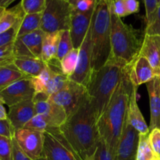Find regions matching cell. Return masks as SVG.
Listing matches in <instances>:
<instances>
[{
    "label": "cell",
    "instance_id": "cell-1",
    "mask_svg": "<svg viewBox=\"0 0 160 160\" xmlns=\"http://www.w3.org/2000/svg\"><path fill=\"white\" fill-rule=\"evenodd\" d=\"M60 130L82 159L93 156L100 138L87 93L78 109L67 117Z\"/></svg>",
    "mask_w": 160,
    "mask_h": 160
},
{
    "label": "cell",
    "instance_id": "cell-2",
    "mask_svg": "<svg viewBox=\"0 0 160 160\" xmlns=\"http://www.w3.org/2000/svg\"><path fill=\"white\" fill-rule=\"evenodd\" d=\"M132 85L129 78V69L124 73L111 99L97 122L99 138L104 142L115 156V150L126 120L129 100Z\"/></svg>",
    "mask_w": 160,
    "mask_h": 160
},
{
    "label": "cell",
    "instance_id": "cell-3",
    "mask_svg": "<svg viewBox=\"0 0 160 160\" xmlns=\"http://www.w3.org/2000/svg\"><path fill=\"white\" fill-rule=\"evenodd\" d=\"M112 0H97L91 19L92 70L108 62L111 53V17Z\"/></svg>",
    "mask_w": 160,
    "mask_h": 160
},
{
    "label": "cell",
    "instance_id": "cell-4",
    "mask_svg": "<svg viewBox=\"0 0 160 160\" xmlns=\"http://www.w3.org/2000/svg\"><path fill=\"white\" fill-rule=\"evenodd\" d=\"M126 70L107 62L98 70L92 72L86 91L97 122L108 107Z\"/></svg>",
    "mask_w": 160,
    "mask_h": 160
},
{
    "label": "cell",
    "instance_id": "cell-5",
    "mask_svg": "<svg viewBox=\"0 0 160 160\" xmlns=\"http://www.w3.org/2000/svg\"><path fill=\"white\" fill-rule=\"evenodd\" d=\"M141 45L136 30L124 23L111 11V53L108 62L130 69L139 55Z\"/></svg>",
    "mask_w": 160,
    "mask_h": 160
},
{
    "label": "cell",
    "instance_id": "cell-6",
    "mask_svg": "<svg viewBox=\"0 0 160 160\" xmlns=\"http://www.w3.org/2000/svg\"><path fill=\"white\" fill-rule=\"evenodd\" d=\"M73 6L67 0H46L40 29L46 34L70 30Z\"/></svg>",
    "mask_w": 160,
    "mask_h": 160
},
{
    "label": "cell",
    "instance_id": "cell-7",
    "mask_svg": "<svg viewBox=\"0 0 160 160\" xmlns=\"http://www.w3.org/2000/svg\"><path fill=\"white\" fill-rule=\"evenodd\" d=\"M42 156L46 160H83L61 133L60 128L44 131Z\"/></svg>",
    "mask_w": 160,
    "mask_h": 160
},
{
    "label": "cell",
    "instance_id": "cell-8",
    "mask_svg": "<svg viewBox=\"0 0 160 160\" xmlns=\"http://www.w3.org/2000/svg\"><path fill=\"white\" fill-rule=\"evenodd\" d=\"M35 93H42L50 97L62 89L69 78L64 74L58 59H54L46 62V67L37 77L31 78Z\"/></svg>",
    "mask_w": 160,
    "mask_h": 160
},
{
    "label": "cell",
    "instance_id": "cell-9",
    "mask_svg": "<svg viewBox=\"0 0 160 160\" xmlns=\"http://www.w3.org/2000/svg\"><path fill=\"white\" fill-rule=\"evenodd\" d=\"M86 93V87L69 80L62 89L50 95L49 98L61 106L67 117L78 109Z\"/></svg>",
    "mask_w": 160,
    "mask_h": 160
},
{
    "label": "cell",
    "instance_id": "cell-10",
    "mask_svg": "<svg viewBox=\"0 0 160 160\" xmlns=\"http://www.w3.org/2000/svg\"><path fill=\"white\" fill-rule=\"evenodd\" d=\"M92 72V42L91 28L89 26L84 40L78 48L76 68L72 76L69 78V80L86 88L89 84Z\"/></svg>",
    "mask_w": 160,
    "mask_h": 160
},
{
    "label": "cell",
    "instance_id": "cell-11",
    "mask_svg": "<svg viewBox=\"0 0 160 160\" xmlns=\"http://www.w3.org/2000/svg\"><path fill=\"white\" fill-rule=\"evenodd\" d=\"M36 114H40L46 120L49 128H60L67 120V114L60 106L42 93H35L33 97Z\"/></svg>",
    "mask_w": 160,
    "mask_h": 160
},
{
    "label": "cell",
    "instance_id": "cell-12",
    "mask_svg": "<svg viewBox=\"0 0 160 160\" xmlns=\"http://www.w3.org/2000/svg\"><path fill=\"white\" fill-rule=\"evenodd\" d=\"M13 138L30 159L36 160L42 157L44 132L22 128L15 131Z\"/></svg>",
    "mask_w": 160,
    "mask_h": 160
},
{
    "label": "cell",
    "instance_id": "cell-13",
    "mask_svg": "<svg viewBox=\"0 0 160 160\" xmlns=\"http://www.w3.org/2000/svg\"><path fill=\"white\" fill-rule=\"evenodd\" d=\"M45 33L41 29L30 34L17 38L13 42V52L15 57H27L42 59V47Z\"/></svg>",
    "mask_w": 160,
    "mask_h": 160
},
{
    "label": "cell",
    "instance_id": "cell-14",
    "mask_svg": "<svg viewBox=\"0 0 160 160\" xmlns=\"http://www.w3.org/2000/svg\"><path fill=\"white\" fill-rule=\"evenodd\" d=\"M35 91L31 78L20 80L0 91V100L8 107L26 100L33 99Z\"/></svg>",
    "mask_w": 160,
    "mask_h": 160
},
{
    "label": "cell",
    "instance_id": "cell-15",
    "mask_svg": "<svg viewBox=\"0 0 160 160\" xmlns=\"http://www.w3.org/2000/svg\"><path fill=\"white\" fill-rule=\"evenodd\" d=\"M140 134L125 120L115 150V160H136Z\"/></svg>",
    "mask_w": 160,
    "mask_h": 160
},
{
    "label": "cell",
    "instance_id": "cell-16",
    "mask_svg": "<svg viewBox=\"0 0 160 160\" xmlns=\"http://www.w3.org/2000/svg\"><path fill=\"white\" fill-rule=\"evenodd\" d=\"M93 9L86 12H79L72 10L71 17L70 34L72 38V45L74 48H78L81 46L85 38L86 33L90 26L91 19H92Z\"/></svg>",
    "mask_w": 160,
    "mask_h": 160
},
{
    "label": "cell",
    "instance_id": "cell-17",
    "mask_svg": "<svg viewBox=\"0 0 160 160\" xmlns=\"http://www.w3.org/2000/svg\"><path fill=\"white\" fill-rule=\"evenodd\" d=\"M35 114L34 102L29 99L9 107L7 118L16 131L24 128Z\"/></svg>",
    "mask_w": 160,
    "mask_h": 160
},
{
    "label": "cell",
    "instance_id": "cell-18",
    "mask_svg": "<svg viewBox=\"0 0 160 160\" xmlns=\"http://www.w3.org/2000/svg\"><path fill=\"white\" fill-rule=\"evenodd\" d=\"M138 56L145 57L155 71L157 77L160 76V36L158 34H144L141 50Z\"/></svg>",
    "mask_w": 160,
    "mask_h": 160
},
{
    "label": "cell",
    "instance_id": "cell-19",
    "mask_svg": "<svg viewBox=\"0 0 160 160\" xmlns=\"http://www.w3.org/2000/svg\"><path fill=\"white\" fill-rule=\"evenodd\" d=\"M133 85V84H132ZM137 88L133 85L130 100L128 103L126 112V121L130 126L133 127L140 134H149V128L137 104Z\"/></svg>",
    "mask_w": 160,
    "mask_h": 160
},
{
    "label": "cell",
    "instance_id": "cell-20",
    "mask_svg": "<svg viewBox=\"0 0 160 160\" xmlns=\"http://www.w3.org/2000/svg\"><path fill=\"white\" fill-rule=\"evenodd\" d=\"M155 75V71L145 57L138 56L129 69V78L133 85L138 87L152 81Z\"/></svg>",
    "mask_w": 160,
    "mask_h": 160
},
{
    "label": "cell",
    "instance_id": "cell-21",
    "mask_svg": "<svg viewBox=\"0 0 160 160\" xmlns=\"http://www.w3.org/2000/svg\"><path fill=\"white\" fill-rule=\"evenodd\" d=\"M150 102V125L149 131L160 128V78L155 77L146 84Z\"/></svg>",
    "mask_w": 160,
    "mask_h": 160
},
{
    "label": "cell",
    "instance_id": "cell-22",
    "mask_svg": "<svg viewBox=\"0 0 160 160\" xmlns=\"http://www.w3.org/2000/svg\"><path fill=\"white\" fill-rule=\"evenodd\" d=\"M13 65L28 78H35L40 74L46 67V62L38 58L19 56L15 57Z\"/></svg>",
    "mask_w": 160,
    "mask_h": 160
},
{
    "label": "cell",
    "instance_id": "cell-23",
    "mask_svg": "<svg viewBox=\"0 0 160 160\" xmlns=\"http://www.w3.org/2000/svg\"><path fill=\"white\" fill-rule=\"evenodd\" d=\"M25 12L20 2L10 9H6L0 18V34L23 20Z\"/></svg>",
    "mask_w": 160,
    "mask_h": 160
},
{
    "label": "cell",
    "instance_id": "cell-24",
    "mask_svg": "<svg viewBox=\"0 0 160 160\" xmlns=\"http://www.w3.org/2000/svg\"><path fill=\"white\" fill-rule=\"evenodd\" d=\"M61 32L62 31L51 33V34L45 33L42 47V59L45 62H48L53 59H56V56Z\"/></svg>",
    "mask_w": 160,
    "mask_h": 160
},
{
    "label": "cell",
    "instance_id": "cell-25",
    "mask_svg": "<svg viewBox=\"0 0 160 160\" xmlns=\"http://www.w3.org/2000/svg\"><path fill=\"white\" fill-rule=\"evenodd\" d=\"M28 78V77L20 72L13 65V63L5 67H0V91L20 80Z\"/></svg>",
    "mask_w": 160,
    "mask_h": 160
},
{
    "label": "cell",
    "instance_id": "cell-26",
    "mask_svg": "<svg viewBox=\"0 0 160 160\" xmlns=\"http://www.w3.org/2000/svg\"><path fill=\"white\" fill-rule=\"evenodd\" d=\"M42 17V12L25 14L24 17L20 23V28H19L18 33H17V38L21 37V36L30 34L33 31L40 29Z\"/></svg>",
    "mask_w": 160,
    "mask_h": 160
},
{
    "label": "cell",
    "instance_id": "cell-27",
    "mask_svg": "<svg viewBox=\"0 0 160 160\" xmlns=\"http://www.w3.org/2000/svg\"><path fill=\"white\" fill-rule=\"evenodd\" d=\"M136 160H160L152 149L147 134H140Z\"/></svg>",
    "mask_w": 160,
    "mask_h": 160
},
{
    "label": "cell",
    "instance_id": "cell-28",
    "mask_svg": "<svg viewBox=\"0 0 160 160\" xmlns=\"http://www.w3.org/2000/svg\"><path fill=\"white\" fill-rule=\"evenodd\" d=\"M78 54V49L73 48L60 61L61 70L64 73V74H65L68 78L72 76V73L75 71V68H76Z\"/></svg>",
    "mask_w": 160,
    "mask_h": 160
},
{
    "label": "cell",
    "instance_id": "cell-29",
    "mask_svg": "<svg viewBox=\"0 0 160 160\" xmlns=\"http://www.w3.org/2000/svg\"><path fill=\"white\" fill-rule=\"evenodd\" d=\"M72 38H71L70 31H64L61 32V39H60L59 45H58L57 53H56V59L61 61L65 55H67L71 50L73 49Z\"/></svg>",
    "mask_w": 160,
    "mask_h": 160
},
{
    "label": "cell",
    "instance_id": "cell-30",
    "mask_svg": "<svg viewBox=\"0 0 160 160\" xmlns=\"http://www.w3.org/2000/svg\"><path fill=\"white\" fill-rule=\"evenodd\" d=\"M46 0H21L22 8L25 14L42 12L45 7Z\"/></svg>",
    "mask_w": 160,
    "mask_h": 160
},
{
    "label": "cell",
    "instance_id": "cell-31",
    "mask_svg": "<svg viewBox=\"0 0 160 160\" xmlns=\"http://www.w3.org/2000/svg\"><path fill=\"white\" fill-rule=\"evenodd\" d=\"M93 160H115L114 153L101 139H99L97 149L93 155Z\"/></svg>",
    "mask_w": 160,
    "mask_h": 160
},
{
    "label": "cell",
    "instance_id": "cell-32",
    "mask_svg": "<svg viewBox=\"0 0 160 160\" xmlns=\"http://www.w3.org/2000/svg\"><path fill=\"white\" fill-rule=\"evenodd\" d=\"M15 55L13 52V43L0 47V67L13 63Z\"/></svg>",
    "mask_w": 160,
    "mask_h": 160
},
{
    "label": "cell",
    "instance_id": "cell-33",
    "mask_svg": "<svg viewBox=\"0 0 160 160\" xmlns=\"http://www.w3.org/2000/svg\"><path fill=\"white\" fill-rule=\"evenodd\" d=\"M48 128V123L43 116L40 114H35L32 119L28 123H27L24 128L39 131V132H44Z\"/></svg>",
    "mask_w": 160,
    "mask_h": 160
},
{
    "label": "cell",
    "instance_id": "cell-34",
    "mask_svg": "<svg viewBox=\"0 0 160 160\" xmlns=\"http://www.w3.org/2000/svg\"><path fill=\"white\" fill-rule=\"evenodd\" d=\"M21 22H19L10 29L0 34V47L5 46V45L13 43L15 42L17 38V33H18Z\"/></svg>",
    "mask_w": 160,
    "mask_h": 160
},
{
    "label": "cell",
    "instance_id": "cell-35",
    "mask_svg": "<svg viewBox=\"0 0 160 160\" xmlns=\"http://www.w3.org/2000/svg\"><path fill=\"white\" fill-rule=\"evenodd\" d=\"M0 160H13L12 139L0 136Z\"/></svg>",
    "mask_w": 160,
    "mask_h": 160
},
{
    "label": "cell",
    "instance_id": "cell-36",
    "mask_svg": "<svg viewBox=\"0 0 160 160\" xmlns=\"http://www.w3.org/2000/svg\"><path fill=\"white\" fill-rule=\"evenodd\" d=\"M145 8L146 27L149 26L153 20L155 11L158 7L157 0H142Z\"/></svg>",
    "mask_w": 160,
    "mask_h": 160
},
{
    "label": "cell",
    "instance_id": "cell-37",
    "mask_svg": "<svg viewBox=\"0 0 160 160\" xmlns=\"http://www.w3.org/2000/svg\"><path fill=\"white\" fill-rule=\"evenodd\" d=\"M145 34L155 35L160 34V3L158 5L153 20L149 26L146 27Z\"/></svg>",
    "mask_w": 160,
    "mask_h": 160
},
{
    "label": "cell",
    "instance_id": "cell-38",
    "mask_svg": "<svg viewBox=\"0 0 160 160\" xmlns=\"http://www.w3.org/2000/svg\"><path fill=\"white\" fill-rule=\"evenodd\" d=\"M149 142L155 154L160 156V128H154L148 134Z\"/></svg>",
    "mask_w": 160,
    "mask_h": 160
},
{
    "label": "cell",
    "instance_id": "cell-39",
    "mask_svg": "<svg viewBox=\"0 0 160 160\" xmlns=\"http://www.w3.org/2000/svg\"><path fill=\"white\" fill-rule=\"evenodd\" d=\"M14 134L15 130L8 118L0 120V136L13 139L14 138Z\"/></svg>",
    "mask_w": 160,
    "mask_h": 160
},
{
    "label": "cell",
    "instance_id": "cell-40",
    "mask_svg": "<svg viewBox=\"0 0 160 160\" xmlns=\"http://www.w3.org/2000/svg\"><path fill=\"white\" fill-rule=\"evenodd\" d=\"M97 0H78L73 6L74 10L79 12H86L93 9Z\"/></svg>",
    "mask_w": 160,
    "mask_h": 160
},
{
    "label": "cell",
    "instance_id": "cell-41",
    "mask_svg": "<svg viewBox=\"0 0 160 160\" xmlns=\"http://www.w3.org/2000/svg\"><path fill=\"white\" fill-rule=\"evenodd\" d=\"M111 11L115 15L120 17H125L128 16L125 9V3L124 0H112V4H111Z\"/></svg>",
    "mask_w": 160,
    "mask_h": 160
},
{
    "label": "cell",
    "instance_id": "cell-42",
    "mask_svg": "<svg viewBox=\"0 0 160 160\" xmlns=\"http://www.w3.org/2000/svg\"><path fill=\"white\" fill-rule=\"evenodd\" d=\"M13 142V160H32L30 159L23 151L17 142L14 138L12 139Z\"/></svg>",
    "mask_w": 160,
    "mask_h": 160
},
{
    "label": "cell",
    "instance_id": "cell-43",
    "mask_svg": "<svg viewBox=\"0 0 160 160\" xmlns=\"http://www.w3.org/2000/svg\"><path fill=\"white\" fill-rule=\"evenodd\" d=\"M124 3L128 15L136 13L140 11V2L138 0H124Z\"/></svg>",
    "mask_w": 160,
    "mask_h": 160
},
{
    "label": "cell",
    "instance_id": "cell-44",
    "mask_svg": "<svg viewBox=\"0 0 160 160\" xmlns=\"http://www.w3.org/2000/svg\"><path fill=\"white\" fill-rule=\"evenodd\" d=\"M7 118V112L4 107V104L0 100V120H4Z\"/></svg>",
    "mask_w": 160,
    "mask_h": 160
},
{
    "label": "cell",
    "instance_id": "cell-45",
    "mask_svg": "<svg viewBox=\"0 0 160 160\" xmlns=\"http://www.w3.org/2000/svg\"><path fill=\"white\" fill-rule=\"evenodd\" d=\"M16 0H0V8L7 9L8 6H10Z\"/></svg>",
    "mask_w": 160,
    "mask_h": 160
},
{
    "label": "cell",
    "instance_id": "cell-46",
    "mask_svg": "<svg viewBox=\"0 0 160 160\" xmlns=\"http://www.w3.org/2000/svg\"><path fill=\"white\" fill-rule=\"evenodd\" d=\"M5 9H4V8H0V18H1L2 15H3V12H4Z\"/></svg>",
    "mask_w": 160,
    "mask_h": 160
},
{
    "label": "cell",
    "instance_id": "cell-47",
    "mask_svg": "<svg viewBox=\"0 0 160 160\" xmlns=\"http://www.w3.org/2000/svg\"><path fill=\"white\" fill-rule=\"evenodd\" d=\"M76 1H78V0H69V2H70V3L72 5H73Z\"/></svg>",
    "mask_w": 160,
    "mask_h": 160
},
{
    "label": "cell",
    "instance_id": "cell-48",
    "mask_svg": "<svg viewBox=\"0 0 160 160\" xmlns=\"http://www.w3.org/2000/svg\"><path fill=\"white\" fill-rule=\"evenodd\" d=\"M85 160H93V156H91V157H89V158H87V159H85Z\"/></svg>",
    "mask_w": 160,
    "mask_h": 160
},
{
    "label": "cell",
    "instance_id": "cell-49",
    "mask_svg": "<svg viewBox=\"0 0 160 160\" xmlns=\"http://www.w3.org/2000/svg\"><path fill=\"white\" fill-rule=\"evenodd\" d=\"M36 160H46L45 159V158L43 157V156H42V157H41V158H39V159H36Z\"/></svg>",
    "mask_w": 160,
    "mask_h": 160
},
{
    "label": "cell",
    "instance_id": "cell-50",
    "mask_svg": "<svg viewBox=\"0 0 160 160\" xmlns=\"http://www.w3.org/2000/svg\"><path fill=\"white\" fill-rule=\"evenodd\" d=\"M157 2H158V5L159 4V3H160V0H157Z\"/></svg>",
    "mask_w": 160,
    "mask_h": 160
},
{
    "label": "cell",
    "instance_id": "cell-51",
    "mask_svg": "<svg viewBox=\"0 0 160 160\" xmlns=\"http://www.w3.org/2000/svg\"><path fill=\"white\" fill-rule=\"evenodd\" d=\"M158 35H159V36H160V34H158Z\"/></svg>",
    "mask_w": 160,
    "mask_h": 160
},
{
    "label": "cell",
    "instance_id": "cell-52",
    "mask_svg": "<svg viewBox=\"0 0 160 160\" xmlns=\"http://www.w3.org/2000/svg\"><path fill=\"white\" fill-rule=\"evenodd\" d=\"M67 1H69V0H67Z\"/></svg>",
    "mask_w": 160,
    "mask_h": 160
},
{
    "label": "cell",
    "instance_id": "cell-53",
    "mask_svg": "<svg viewBox=\"0 0 160 160\" xmlns=\"http://www.w3.org/2000/svg\"><path fill=\"white\" fill-rule=\"evenodd\" d=\"M159 159H160V156H159Z\"/></svg>",
    "mask_w": 160,
    "mask_h": 160
},
{
    "label": "cell",
    "instance_id": "cell-54",
    "mask_svg": "<svg viewBox=\"0 0 160 160\" xmlns=\"http://www.w3.org/2000/svg\"><path fill=\"white\" fill-rule=\"evenodd\" d=\"M159 78H160V76H159Z\"/></svg>",
    "mask_w": 160,
    "mask_h": 160
}]
</instances>
